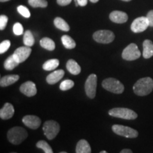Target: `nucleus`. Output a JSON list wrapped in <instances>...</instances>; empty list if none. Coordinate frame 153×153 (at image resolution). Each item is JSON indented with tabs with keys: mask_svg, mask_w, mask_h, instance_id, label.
<instances>
[{
	"mask_svg": "<svg viewBox=\"0 0 153 153\" xmlns=\"http://www.w3.org/2000/svg\"><path fill=\"white\" fill-rule=\"evenodd\" d=\"M7 22H8V17L5 15H1L0 16V30H4L7 26Z\"/></svg>",
	"mask_w": 153,
	"mask_h": 153,
	"instance_id": "33",
	"label": "nucleus"
},
{
	"mask_svg": "<svg viewBox=\"0 0 153 153\" xmlns=\"http://www.w3.org/2000/svg\"><path fill=\"white\" fill-rule=\"evenodd\" d=\"M133 91L137 96H146L150 94L153 90V79L150 77L141 78L134 85Z\"/></svg>",
	"mask_w": 153,
	"mask_h": 153,
	"instance_id": "1",
	"label": "nucleus"
},
{
	"mask_svg": "<svg viewBox=\"0 0 153 153\" xmlns=\"http://www.w3.org/2000/svg\"><path fill=\"white\" fill-rule=\"evenodd\" d=\"M149 22L147 17L141 16L135 19L131 24V30L134 33H141L148 28Z\"/></svg>",
	"mask_w": 153,
	"mask_h": 153,
	"instance_id": "10",
	"label": "nucleus"
},
{
	"mask_svg": "<svg viewBox=\"0 0 153 153\" xmlns=\"http://www.w3.org/2000/svg\"><path fill=\"white\" fill-rule=\"evenodd\" d=\"M72 0H57V2L60 6H67L71 3Z\"/></svg>",
	"mask_w": 153,
	"mask_h": 153,
	"instance_id": "35",
	"label": "nucleus"
},
{
	"mask_svg": "<svg viewBox=\"0 0 153 153\" xmlns=\"http://www.w3.org/2000/svg\"><path fill=\"white\" fill-rule=\"evenodd\" d=\"M34 42H35V40H34V37L32 34L31 31L29 30H26L24 33V43L25 45L28 47H31L32 45H33Z\"/></svg>",
	"mask_w": 153,
	"mask_h": 153,
	"instance_id": "26",
	"label": "nucleus"
},
{
	"mask_svg": "<svg viewBox=\"0 0 153 153\" xmlns=\"http://www.w3.org/2000/svg\"><path fill=\"white\" fill-rule=\"evenodd\" d=\"M59 63L60 62L57 59H51L44 63L43 65V69L45 71H51L58 67Z\"/></svg>",
	"mask_w": 153,
	"mask_h": 153,
	"instance_id": "24",
	"label": "nucleus"
},
{
	"mask_svg": "<svg viewBox=\"0 0 153 153\" xmlns=\"http://www.w3.org/2000/svg\"><path fill=\"white\" fill-rule=\"evenodd\" d=\"M89 1H90L91 2H92V3H97V1H99V0H89Z\"/></svg>",
	"mask_w": 153,
	"mask_h": 153,
	"instance_id": "38",
	"label": "nucleus"
},
{
	"mask_svg": "<svg viewBox=\"0 0 153 153\" xmlns=\"http://www.w3.org/2000/svg\"><path fill=\"white\" fill-rule=\"evenodd\" d=\"M111 21L116 24H124L128 21V16L126 13L121 11H114L109 15Z\"/></svg>",
	"mask_w": 153,
	"mask_h": 153,
	"instance_id": "14",
	"label": "nucleus"
},
{
	"mask_svg": "<svg viewBox=\"0 0 153 153\" xmlns=\"http://www.w3.org/2000/svg\"><path fill=\"white\" fill-rule=\"evenodd\" d=\"M65 74V72L63 70H55L52 73L48 75L46 77V81L49 85H54L62 79Z\"/></svg>",
	"mask_w": 153,
	"mask_h": 153,
	"instance_id": "16",
	"label": "nucleus"
},
{
	"mask_svg": "<svg viewBox=\"0 0 153 153\" xmlns=\"http://www.w3.org/2000/svg\"><path fill=\"white\" fill-rule=\"evenodd\" d=\"M17 11L22 16H23L25 18H29L30 16V11L28 10V8H26L24 6L20 5L17 7Z\"/></svg>",
	"mask_w": 153,
	"mask_h": 153,
	"instance_id": "30",
	"label": "nucleus"
},
{
	"mask_svg": "<svg viewBox=\"0 0 153 153\" xmlns=\"http://www.w3.org/2000/svg\"><path fill=\"white\" fill-rule=\"evenodd\" d=\"M147 19H148L149 22V26L153 27V10L149 11L147 14Z\"/></svg>",
	"mask_w": 153,
	"mask_h": 153,
	"instance_id": "34",
	"label": "nucleus"
},
{
	"mask_svg": "<svg viewBox=\"0 0 153 153\" xmlns=\"http://www.w3.org/2000/svg\"><path fill=\"white\" fill-rule=\"evenodd\" d=\"M122 1H131V0H122Z\"/></svg>",
	"mask_w": 153,
	"mask_h": 153,
	"instance_id": "41",
	"label": "nucleus"
},
{
	"mask_svg": "<svg viewBox=\"0 0 153 153\" xmlns=\"http://www.w3.org/2000/svg\"><path fill=\"white\" fill-rule=\"evenodd\" d=\"M141 53L139 51L137 45L135 43H131L128 45L122 53V57L126 60H135L140 57Z\"/></svg>",
	"mask_w": 153,
	"mask_h": 153,
	"instance_id": "8",
	"label": "nucleus"
},
{
	"mask_svg": "<svg viewBox=\"0 0 153 153\" xmlns=\"http://www.w3.org/2000/svg\"><path fill=\"white\" fill-rule=\"evenodd\" d=\"M19 64H20V63L18 62L16 57H14V55H11L9 57H8V58H7V60H5L4 66V68L7 70H12L16 66H18Z\"/></svg>",
	"mask_w": 153,
	"mask_h": 153,
	"instance_id": "21",
	"label": "nucleus"
},
{
	"mask_svg": "<svg viewBox=\"0 0 153 153\" xmlns=\"http://www.w3.org/2000/svg\"><path fill=\"white\" fill-rule=\"evenodd\" d=\"M31 48L26 45V46H22L17 48L13 55H14V57H16V59L19 63H22L27 60L28 57L30 56V53H31Z\"/></svg>",
	"mask_w": 153,
	"mask_h": 153,
	"instance_id": "11",
	"label": "nucleus"
},
{
	"mask_svg": "<svg viewBox=\"0 0 153 153\" xmlns=\"http://www.w3.org/2000/svg\"><path fill=\"white\" fill-rule=\"evenodd\" d=\"M93 38L97 43L107 44L114 41L115 35L111 30H99L93 34Z\"/></svg>",
	"mask_w": 153,
	"mask_h": 153,
	"instance_id": "7",
	"label": "nucleus"
},
{
	"mask_svg": "<svg viewBox=\"0 0 153 153\" xmlns=\"http://www.w3.org/2000/svg\"><path fill=\"white\" fill-rule=\"evenodd\" d=\"M60 153H68V152H60Z\"/></svg>",
	"mask_w": 153,
	"mask_h": 153,
	"instance_id": "42",
	"label": "nucleus"
},
{
	"mask_svg": "<svg viewBox=\"0 0 153 153\" xmlns=\"http://www.w3.org/2000/svg\"><path fill=\"white\" fill-rule=\"evenodd\" d=\"M43 130L48 140H53L57 136V135L60 132V126L57 122L50 120L44 123Z\"/></svg>",
	"mask_w": 153,
	"mask_h": 153,
	"instance_id": "5",
	"label": "nucleus"
},
{
	"mask_svg": "<svg viewBox=\"0 0 153 153\" xmlns=\"http://www.w3.org/2000/svg\"><path fill=\"white\" fill-rule=\"evenodd\" d=\"M111 116L123 118L126 120H134L137 117V114L134 111L127 108H114L108 111Z\"/></svg>",
	"mask_w": 153,
	"mask_h": 153,
	"instance_id": "3",
	"label": "nucleus"
},
{
	"mask_svg": "<svg viewBox=\"0 0 153 153\" xmlns=\"http://www.w3.org/2000/svg\"><path fill=\"white\" fill-rule=\"evenodd\" d=\"M19 79V76L18 74H9L6 75L0 79V86L2 87H8L9 85H13L15 82H16Z\"/></svg>",
	"mask_w": 153,
	"mask_h": 153,
	"instance_id": "17",
	"label": "nucleus"
},
{
	"mask_svg": "<svg viewBox=\"0 0 153 153\" xmlns=\"http://www.w3.org/2000/svg\"><path fill=\"white\" fill-rule=\"evenodd\" d=\"M74 83L71 79H66L61 82L60 85V89L62 91H67L72 89L74 87Z\"/></svg>",
	"mask_w": 153,
	"mask_h": 153,
	"instance_id": "29",
	"label": "nucleus"
},
{
	"mask_svg": "<svg viewBox=\"0 0 153 153\" xmlns=\"http://www.w3.org/2000/svg\"><path fill=\"white\" fill-rule=\"evenodd\" d=\"M143 55L145 59L150 58L153 56V43L150 40H145L143 42Z\"/></svg>",
	"mask_w": 153,
	"mask_h": 153,
	"instance_id": "18",
	"label": "nucleus"
},
{
	"mask_svg": "<svg viewBox=\"0 0 153 153\" xmlns=\"http://www.w3.org/2000/svg\"><path fill=\"white\" fill-rule=\"evenodd\" d=\"M11 153H16V152H11Z\"/></svg>",
	"mask_w": 153,
	"mask_h": 153,
	"instance_id": "43",
	"label": "nucleus"
},
{
	"mask_svg": "<svg viewBox=\"0 0 153 153\" xmlns=\"http://www.w3.org/2000/svg\"><path fill=\"white\" fill-rule=\"evenodd\" d=\"M0 1H1V2H5V1H10V0H0Z\"/></svg>",
	"mask_w": 153,
	"mask_h": 153,
	"instance_id": "39",
	"label": "nucleus"
},
{
	"mask_svg": "<svg viewBox=\"0 0 153 153\" xmlns=\"http://www.w3.org/2000/svg\"><path fill=\"white\" fill-rule=\"evenodd\" d=\"M14 108L10 103H6L0 110V118L3 120H8L14 116Z\"/></svg>",
	"mask_w": 153,
	"mask_h": 153,
	"instance_id": "15",
	"label": "nucleus"
},
{
	"mask_svg": "<svg viewBox=\"0 0 153 153\" xmlns=\"http://www.w3.org/2000/svg\"><path fill=\"white\" fill-rule=\"evenodd\" d=\"M54 24L55 27L58 29L63 30V31H69L70 30V26L64 19L60 18V17H56L55 19Z\"/></svg>",
	"mask_w": 153,
	"mask_h": 153,
	"instance_id": "23",
	"label": "nucleus"
},
{
	"mask_svg": "<svg viewBox=\"0 0 153 153\" xmlns=\"http://www.w3.org/2000/svg\"><path fill=\"white\" fill-rule=\"evenodd\" d=\"M28 4L34 8L37 7L45 8L48 6V1L46 0H28Z\"/></svg>",
	"mask_w": 153,
	"mask_h": 153,
	"instance_id": "28",
	"label": "nucleus"
},
{
	"mask_svg": "<svg viewBox=\"0 0 153 153\" xmlns=\"http://www.w3.org/2000/svg\"><path fill=\"white\" fill-rule=\"evenodd\" d=\"M120 153H133V152L130 149H123V150L120 151Z\"/></svg>",
	"mask_w": 153,
	"mask_h": 153,
	"instance_id": "37",
	"label": "nucleus"
},
{
	"mask_svg": "<svg viewBox=\"0 0 153 153\" xmlns=\"http://www.w3.org/2000/svg\"><path fill=\"white\" fill-rule=\"evenodd\" d=\"M88 0H77V2L79 4V6L81 7H85L87 4Z\"/></svg>",
	"mask_w": 153,
	"mask_h": 153,
	"instance_id": "36",
	"label": "nucleus"
},
{
	"mask_svg": "<svg viewBox=\"0 0 153 153\" xmlns=\"http://www.w3.org/2000/svg\"><path fill=\"white\" fill-rule=\"evenodd\" d=\"M99 153H108V152H106V151H101V152H99Z\"/></svg>",
	"mask_w": 153,
	"mask_h": 153,
	"instance_id": "40",
	"label": "nucleus"
},
{
	"mask_svg": "<svg viewBox=\"0 0 153 153\" xmlns=\"http://www.w3.org/2000/svg\"><path fill=\"white\" fill-rule=\"evenodd\" d=\"M41 46L43 48L48 50V51H53L55 48V43L52 39L49 38H43L40 41Z\"/></svg>",
	"mask_w": 153,
	"mask_h": 153,
	"instance_id": "22",
	"label": "nucleus"
},
{
	"mask_svg": "<svg viewBox=\"0 0 153 153\" xmlns=\"http://www.w3.org/2000/svg\"><path fill=\"white\" fill-rule=\"evenodd\" d=\"M97 86V76L95 74H91L88 76L85 82V89L87 97L90 99H94L96 96Z\"/></svg>",
	"mask_w": 153,
	"mask_h": 153,
	"instance_id": "9",
	"label": "nucleus"
},
{
	"mask_svg": "<svg viewBox=\"0 0 153 153\" xmlns=\"http://www.w3.org/2000/svg\"><path fill=\"white\" fill-rule=\"evenodd\" d=\"M13 31L15 35L16 36H21L24 33V28H23L22 25L20 23H16L14 25V27H13Z\"/></svg>",
	"mask_w": 153,
	"mask_h": 153,
	"instance_id": "32",
	"label": "nucleus"
},
{
	"mask_svg": "<svg viewBox=\"0 0 153 153\" xmlns=\"http://www.w3.org/2000/svg\"><path fill=\"white\" fill-rule=\"evenodd\" d=\"M20 91L28 97H33L37 93V89L35 83L31 81H28L22 84L20 87Z\"/></svg>",
	"mask_w": 153,
	"mask_h": 153,
	"instance_id": "13",
	"label": "nucleus"
},
{
	"mask_svg": "<svg viewBox=\"0 0 153 153\" xmlns=\"http://www.w3.org/2000/svg\"><path fill=\"white\" fill-rule=\"evenodd\" d=\"M76 153H91L90 145L86 140H80L76 146Z\"/></svg>",
	"mask_w": 153,
	"mask_h": 153,
	"instance_id": "19",
	"label": "nucleus"
},
{
	"mask_svg": "<svg viewBox=\"0 0 153 153\" xmlns=\"http://www.w3.org/2000/svg\"><path fill=\"white\" fill-rule=\"evenodd\" d=\"M36 147L38 148L41 149L45 153H53V149L50 146V145L45 140H40L36 143Z\"/></svg>",
	"mask_w": 153,
	"mask_h": 153,
	"instance_id": "27",
	"label": "nucleus"
},
{
	"mask_svg": "<svg viewBox=\"0 0 153 153\" xmlns=\"http://www.w3.org/2000/svg\"><path fill=\"white\" fill-rule=\"evenodd\" d=\"M67 69L70 73L74 74V75H77L81 72V68L78 65V63L75 60L70 59L68 61L66 65Z\"/></svg>",
	"mask_w": 153,
	"mask_h": 153,
	"instance_id": "20",
	"label": "nucleus"
},
{
	"mask_svg": "<svg viewBox=\"0 0 153 153\" xmlns=\"http://www.w3.org/2000/svg\"><path fill=\"white\" fill-rule=\"evenodd\" d=\"M10 45L11 43L9 40H6V41L1 42V44H0V53L3 54V53L7 52L9 47H10Z\"/></svg>",
	"mask_w": 153,
	"mask_h": 153,
	"instance_id": "31",
	"label": "nucleus"
},
{
	"mask_svg": "<svg viewBox=\"0 0 153 153\" xmlns=\"http://www.w3.org/2000/svg\"><path fill=\"white\" fill-rule=\"evenodd\" d=\"M61 41L65 48L73 49L76 46V43L72 38L68 35H64L61 38Z\"/></svg>",
	"mask_w": 153,
	"mask_h": 153,
	"instance_id": "25",
	"label": "nucleus"
},
{
	"mask_svg": "<svg viewBox=\"0 0 153 153\" xmlns=\"http://www.w3.org/2000/svg\"><path fill=\"white\" fill-rule=\"evenodd\" d=\"M22 121L25 126L33 130L38 129L41 124V120L40 118L33 115H27L24 116Z\"/></svg>",
	"mask_w": 153,
	"mask_h": 153,
	"instance_id": "12",
	"label": "nucleus"
},
{
	"mask_svg": "<svg viewBox=\"0 0 153 153\" xmlns=\"http://www.w3.org/2000/svg\"><path fill=\"white\" fill-rule=\"evenodd\" d=\"M112 131L117 135L127 138H135L138 136V132L128 126L116 124L112 126Z\"/></svg>",
	"mask_w": 153,
	"mask_h": 153,
	"instance_id": "6",
	"label": "nucleus"
},
{
	"mask_svg": "<svg viewBox=\"0 0 153 153\" xmlns=\"http://www.w3.org/2000/svg\"><path fill=\"white\" fill-rule=\"evenodd\" d=\"M102 87L110 92L117 94H122L124 91V86L119 80L115 78H107L102 82Z\"/></svg>",
	"mask_w": 153,
	"mask_h": 153,
	"instance_id": "4",
	"label": "nucleus"
},
{
	"mask_svg": "<svg viewBox=\"0 0 153 153\" xmlns=\"http://www.w3.org/2000/svg\"><path fill=\"white\" fill-rule=\"evenodd\" d=\"M28 137L27 131L24 128L16 126L9 130L7 138L11 143L14 145L21 144Z\"/></svg>",
	"mask_w": 153,
	"mask_h": 153,
	"instance_id": "2",
	"label": "nucleus"
}]
</instances>
